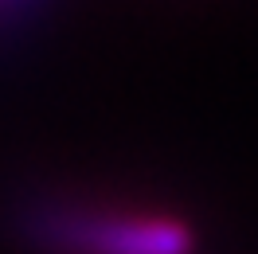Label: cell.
<instances>
[{"label": "cell", "mask_w": 258, "mask_h": 254, "mask_svg": "<svg viewBox=\"0 0 258 254\" xmlns=\"http://www.w3.org/2000/svg\"><path fill=\"white\" fill-rule=\"evenodd\" d=\"M12 223L35 254H196V231L180 211L133 196L39 192Z\"/></svg>", "instance_id": "cell-1"}]
</instances>
